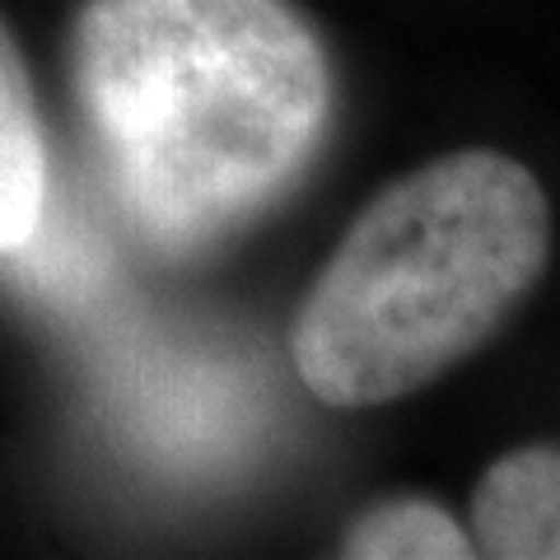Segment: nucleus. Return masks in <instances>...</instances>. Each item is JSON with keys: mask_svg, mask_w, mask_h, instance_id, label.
<instances>
[{"mask_svg": "<svg viewBox=\"0 0 560 560\" xmlns=\"http://www.w3.org/2000/svg\"><path fill=\"white\" fill-rule=\"evenodd\" d=\"M70 90L113 197L164 253L276 206L337 108L323 33L294 0H84Z\"/></svg>", "mask_w": 560, "mask_h": 560, "instance_id": "nucleus-1", "label": "nucleus"}, {"mask_svg": "<svg viewBox=\"0 0 560 560\" xmlns=\"http://www.w3.org/2000/svg\"><path fill=\"white\" fill-rule=\"evenodd\" d=\"M551 257L537 173L500 150H453L388 183L308 280L290 360L323 407H383L495 337Z\"/></svg>", "mask_w": 560, "mask_h": 560, "instance_id": "nucleus-2", "label": "nucleus"}, {"mask_svg": "<svg viewBox=\"0 0 560 560\" xmlns=\"http://www.w3.org/2000/svg\"><path fill=\"white\" fill-rule=\"evenodd\" d=\"M471 541L495 560H560V444L500 453L471 490Z\"/></svg>", "mask_w": 560, "mask_h": 560, "instance_id": "nucleus-3", "label": "nucleus"}, {"mask_svg": "<svg viewBox=\"0 0 560 560\" xmlns=\"http://www.w3.org/2000/svg\"><path fill=\"white\" fill-rule=\"evenodd\" d=\"M51 191L47 131L33 80L0 28V253H20L38 238Z\"/></svg>", "mask_w": 560, "mask_h": 560, "instance_id": "nucleus-4", "label": "nucleus"}, {"mask_svg": "<svg viewBox=\"0 0 560 560\" xmlns=\"http://www.w3.org/2000/svg\"><path fill=\"white\" fill-rule=\"evenodd\" d=\"M337 551L350 560H467L477 541L440 500L393 495L350 518Z\"/></svg>", "mask_w": 560, "mask_h": 560, "instance_id": "nucleus-5", "label": "nucleus"}]
</instances>
